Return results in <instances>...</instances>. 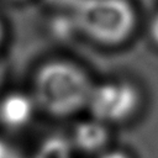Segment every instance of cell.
Instances as JSON below:
<instances>
[{
	"label": "cell",
	"instance_id": "obj_3",
	"mask_svg": "<svg viewBox=\"0 0 158 158\" xmlns=\"http://www.w3.org/2000/svg\"><path fill=\"white\" fill-rule=\"evenodd\" d=\"M143 93L138 84L126 78L95 81L86 112L110 127L131 122L141 111Z\"/></svg>",
	"mask_w": 158,
	"mask_h": 158
},
{
	"label": "cell",
	"instance_id": "obj_8",
	"mask_svg": "<svg viewBox=\"0 0 158 158\" xmlns=\"http://www.w3.org/2000/svg\"><path fill=\"white\" fill-rule=\"evenodd\" d=\"M146 31H147V37L151 44L158 49V9L149 17Z\"/></svg>",
	"mask_w": 158,
	"mask_h": 158
},
{
	"label": "cell",
	"instance_id": "obj_7",
	"mask_svg": "<svg viewBox=\"0 0 158 158\" xmlns=\"http://www.w3.org/2000/svg\"><path fill=\"white\" fill-rule=\"evenodd\" d=\"M43 4L58 12H70L75 5L79 2V0H42Z\"/></svg>",
	"mask_w": 158,
	"mask_h": 158
},
{
	"label": "cell",
	"instance_id": "obj_11",
	"mask_svg": "<svg viewBox=\"0 0 158 158\" xmlns=\"http://www.w3.org/2000/svg\"><path fill=\"white\" fill-rule=\"evenodd\" d=\"M11 1H15V2H20V1H25V0H11Z\"/></svg>",
	"mask_w": 158,
	"mask_h": 158
},
{
	"label": "cell",
	"instance_id": "obj_6",
	"mask_svg": "<svg viewBox=\"0 0 158 158\" xmlns=\"http://www.w3.org/2000/svg\"><path fill=\"white\" fill-rule=\"evenodd\" d=\"M74 152L68 137L51 136L40 143L32 158H73Z\"/></svg>",
	"mask_w": 158,
	"mask_h": 158
},
{
	"label": "cell",
	"instance_id": "obj_2",
	"mask_svg": "<svg viewBox=\"0 0 158 158\" xmlns=\"http://www.w3.org/2000/svg\"><path fill=\"white\" fill-rule=\"evenodd\" d=\"M69 14L81 37L107 49L128 43L139 26L138 10L132 0H79Z\"/></svg>",
	"mask_w": 158,
	"mask_h": 158
},
{
	"label": "cell",
	"instance_id": "obj_10",
	"mask_svg": "<svg viewBox=\"0 0 158 158\" xmlns=\"http://www.w3.org/2000/svg\"><path fill=\"white\" fill-rule=\"evenodd\" d=\"M6 37H7V27L5 21L2 20V17L0 16V49L2 48V46L6 42Z\"/></svg>",
	"mask_w": 158,
	"mask_h": 158
},
{
	"label": "cell",
	"instance_id": "obj_4",
	"mask_svg": "<svg viewBox=\"0 0 158 158\" xmlns=\"http://www.w3.org/2000/svg\"><path fill=\"white\" fill-rule=\"evenodd\" d=\"M68 138L75 152L98 157L110 148L111 127L88 116V118L78 120L73 125Z\"/></svg>",
	"mask_w": 158,
	"mask_h": 158
},
{
	"label": "cell",
	"instance_id": "obj_9",
	"mask_svg": "<svg viewBox=\"0 0 158 158\" xmlns=\"http://www.w3.org/2000/svg\"><path fill=\"white\" fill-rule=\"evenodd\" d=\"M96 158H132V156L122 149H117V148H109L105 152H102L101 154H99Z\"/></svg>",
	"mask_w": 158,
	"mask_h": 158
},
{
	"label": "cell",
	"instance_id": "obj_5",
	"mask_svg": "<svg viewBox=\"0 0 158 158\" xmlns=\"http://www.w3.org/2000/svg\"><path fill=\"white\" fill-rule=\"evenodd\" d=\"M38 112L28 90H14L0 98V126L17 132L26 128Z\"/></svg>",
	"mask_w": 158,
	"mask_h": 158
},
{
	"label": "cell",
	"instance_id": "obj_1",
	"mask_svg": "<svg viewBox=\"0 0 158 158\" xmlns=\"http://www.w3.org/2000/svg\"><path fill=\"white\" fill-rule=\"evenodd\" d=\"M95 80L77 60L52 57L38 63L30 80L38 112L53 120H70L86 111Z\"/></svg>",
	"mask_w": 158,
	"mask_h": 158
}]
</instances>
